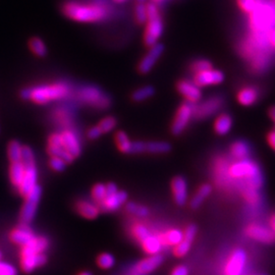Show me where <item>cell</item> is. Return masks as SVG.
<instances>
[{
	"label": "cell",
	"mask_w": 275,
	"mask_h": 275,
	"mask_svg": "<svg viewBox=\"0 0 275 275\" xmlns=\"http://www.w3.org/2000/svg\"><path fill=\"white\" fill-rule=\"evenodd\" d=\"M225 74L219 70L209 69L197 74H194V83L201 87L219 85L225 81Z\"/></svg>",
	"instance_id": "14"
},
{
	"label": "cell",
	"mask_w": 275,
	"mask_h": 275,
	"mask_svg": "<svg viewBox=\"0 0 275 275\" xmlns=\"http://www.w3.org/2000/svg\"><path fill=\"white\" fill-rule=\"evenodd\" d=\"M163 262V257L159 254L149 255L139 261L138 263L129 270L128 275H149L158 268Z\"/></svg>",
	"instance_id": "12"
},
{
	"label": "cell",
	"mask_w": 275,
	"mask_h": 275,
	"mask_svg": "<svg viewBox=\"0 0 275 275\" xmlns=\"http://www.w3.org/2000/svg\"><path fill=\"white\" fill-rule=\"evenodd\" d=\"M224 98L221 96H213L204 100L194 106V117L197 120H205L217 113L224 105Z\"/></svg>",
	"instance_id": "9"
},
{
	"label": "cell",
	"mask_w": 275,
	"mask_h": 275,
	"mask_svg": "<svg viewBox=\"0 0 275 275\" xmlns=\"http://www.w3.org/2000/svg\"><path fill=\"white\" fill-rule=\"evenodd\" d=\"M146 0H138V2H145Z\"/></svg>",
	"instance_id": "62"
},
{
	"label": "cell",
	"mask_w": 275,
	"mask_h": 275,
	"mask_svg": "<svg viewBox=\"0 0 275 275\" xmlns=\"http://www.w3.org/2000/svg\"><path fill=\"white\" fill-rule=\"evenodd\" d=\"M49 164H50V167L53 169L54 172H57V173L63 172V170L65 169V166H67V162H65L58 156H52Z\"/></svg>",
	"instance_id": "49"
},
{
	"label": "cell",
	"mask_w": 275,
	"mask_h": 275,
	"mask_svg": "<svg viewBox=\"0 0 275 275\" xmlns=\"http://www.w3.org/2000/svg\"><path fill=\"white\" fill-rule=\"evenodd\" d=\"M37 175L36 165L25 166V175L19 186V191L23 197H25L37 186Z\"/></svg>",
	"instance_id": "21"
},
{
	"label": "cell",
	"mask_w": 275,
	"mask_h": 275,
	"mask_svg": "<svg viewBox=\"0 0 275 275\" xmlns=\"http://www.w3.org/2000/svg\"><path fill=\"white\" fill-rule=\"evenodd\" d=\"M229 162L225 158H219L214 165V175L217 185L222 189L231 190L234 188V183L228 175Z\"/></svg>",
	"instance_id": "15"
},
{
	"label": "cell",
	"mask_w": 275,
	"mask_h": 275,
	"mask_svg": "<svg viewBox=\"0 0 275 275\" xmlns=\"http://www.w3.org/2000/svg\"><path fill=\"white\" fill-rule=\"evenodd\" d=\"M41 193H42L41 188L37 185L25 197V202L24 204V207L22 209V213H21V221H22V224L29 225L30 222L34 219L36 211H37V207L39 205V202H40Z\"/></svg>",
	"instance_id": "11"
},
{
	"label": "cell",
	"mask_w": 275,
	"mask_h": 275,
	"mask_svg": "<svg viewBox=\"0 0 275 275\" xmlns=\"http://www.w3.org/2000/svg\"><path fill=\"white\" fill-rule=\"evenodd\" d=\"M0 275H18V271L11 264L0 261Z\"/></svg>",
	"instance_id": "50"
},
{
	"label": "cell",
	"mask_w": 275,
	"mask_h": 275,
	"mask_svg": "<svg viewBox=\"0 0 275 275\" xmlns=\"http://www.w3.org/2000/svg\"><path fill=\"white\" fill-rule=\"evenodd\" d=\"M23 146L18 141H12L8 145V157L11 162L21 161Z\"/></svg>",
	"instance_id": "41"
},
{
	"label": "cell",
	"mask_w": 275,
	"mask_h": 275,
	"mask_svg": "<svg viewBox=\"0 0 275 275\" xmlns=\"http://www.w3.org/2000/svg\"><path fill=\"white\" fill-rule=\"evenodd\" d=\"M77 97L81 102L98 109H106L111 105L110 97L95 86L83 87L78 91Z\"/></svg>",
	"instance_id": "7"
},
{
	"label": "cell",
	"mask_w": 275,
	"mask_h": 275,
	"mask_svg": "<svg viewBox=\"0 0 275 275\" xmlns=\"http://www.w3.org/2000/svg\"><path fill=\"white\" fill-rule=\"evenodd\" d=\"M49 145L50 146H63L62 144V137L61 134H53L49 138Z\"/></svg>",
	"instance_id": "52"
},
{
	"label": "cell",
	"mask_w": 275,
	"mask_h": 275,
	"mask_svg": "<svg viewBox=\"0 0 275 275\" xmlns=\"http://www.w3.org/2000/svg\"><path fill=\"white\" fill-rule=\"evenodd\" d=\"M146 5L148 20L146 22L145 32H144V43L150 47L158 43V40L163 33L164 25L157 4L151 1Z\"/></svg>",
	"instance_id": "5"
},
{
	"label": "cell",
	"mask_w": 275,
	"mask_h": 275,
	"mask_svg": "<svg viewBox=\"0 0 275 275\" xmlns=\"http://www.w3.org/2000/svg\"><path fill=\"white\" fill-rule=\"evenodd\" d=\"M115 143H116L117 148H119V150L122 153H125V154L132 153L133 142L128 139L127 135L125 132H123V130H120V132L116 133Z\"/></svg>",
	"instance_id": "34"
},
{
	"label": "cell",
	"mask_w": 275,
	"mask_h": 275,
	"mask_svg": "<svg viewBox=\"0 0 275 275\" xmlns=\"http://www.w3.org/2000/svg\"><path fill=\"white\" fill-rule=\"evenodd\" d=\"M97 264L102 269H110L115 264V259L109 253H103L98 256Z\"/></svg>",
	"instance_id": "43"
},
{
	"label": "cell",
	"mask_w": 275,
	"mask_h": 275,
	"mask_svg": "<svg viewBox=\"0 0 275 275\" xmlns=\"http://www.w3.org/2000/svg\"><path fill=\"white\" fill-rule=\"evenodd\" d=\"M154 94H155V89L152 86H145L137 89L132 95V99L136 102H142L147 99H150L151 97L154 96Z\"/></svg>",
	"instance_id": "36"
},
{
	"label": "cell",
	"mask_w": 275,
	"mask_h": 275,
	"mask_svg": "<svg viewBox=\"0 0 275 275\" xmlns=\"http://www.w3.org/2000/svg\"><path fill=\"white\" fill-rule=\"evenodd\" d=\"M268 115L270 116V119L271 121L275 124V105L274 106H271L268 110Z\"/></svg>",
	"instance_id": "57"
},
{
	"label": "cell",
	"mask_w": 275,
	"mask_h": 275,
	"mask_svg": "<svg viewBox=\"0 0 275 275\" xmlns=\"http://www.w3.org/2000/svg\"><path fill=\"white\" fill-rule=\"evenodd\" d=\"M127 194L124 191H117L112 195H108L99 204L100 211L113 212L119 209L126 202Z\"/></svg>",
	"instance_id": "18"
},
{
	"label": "cell",
	"mask_w": 275,
	"mask_h": 275,
	"mask_svg": "<svg viewBox=\"0 0 275 275\" xmlns=\"http://www.w3.org/2000/svg\"><path fill=\"white\" fill-rule=\"evenodd\" d=\"M152 2H154V3H156V4H160V3H162V2H164L165 0H151Z\"/></svg>",
	"instance_id": "59"
},
{
	"label": "cell",
	"mask_w": 275,
	"mask_h": 275,
	"mask_svg": "<svg viewBox=\"0 0 275 275\" xmlns=\"http://www.w3.org/2000/svg\"><path fill=\"white\" fill-rule=\"evenodd\" d=\"M63 11L68 18L82 23H95L105 20L108 15V8L103 4H86L78 2H69L64 5Z\"/></svg>",
	"instance_id": "3"
},
{
	"label": "cell",
	"mask_w": 275,
	"mask_h": 275,
	"mask_svg": "<svg viewBox=\"0 0 275 275\" xmlns=\"http://www.w3.org/2000/svg\"><path fill=\"white\" fill-rule=\"evenodd\" d=\"M209 69H212V63L207 60V59H197L195 60L190 67V70L192 73L197 74Z\"/></svg>",
	"instance_id": "45"
},
{
	"label": "cell",
	"mask_w": 275,
	"mask_h": 275,
	"mask_svg": "<svg viewBox=\"0 0 275 275\" xmlns=\"http://www.w3.org/2000/svg\"><path fill=\"white\" fill-rule=\"evenodd\" d=\"M232 127V117L227 113H222L217 116L214 122V130L219 136H225L230 132Z\"/></svg>",
	"instance_id": "30"
},
{
	"label": "cell",
	"mask_w": 275,
	"mask_h": 275,
	"mask_svg": "<svg viewBox=\"0 0 275 275\" xmlns=\"http://www.w3.org/2000/svg\"><path fill=\"white\" fill-rule=\"evenodd\" d=\"M61 137H62L63 147L65 148V150H67L70 154H72L74 158L80 156L82 147H81L80 139H78L76 134L71 129H67L61 133Z\"/></svg>",
	"instance_id": "20"
},
{
	"label": "cell",
	"mask_w": 275,
	"mask_h": 275,
	"mask_svg": "<svg viewBox=\"0 0 275 275\" xmlns=\"http://www.w3.org/2000/svg\"><path fill=\"white\" fill-rule=\"evenodd\" d=\"M98 125L101 128L103 134L109 133L116 126V120L113 116H107V117H105V119H103Z\"/></svg>",
	"instance_id": "48"
},
{
	"label": "cell",
	"mask_w": 275,
	"mask_h": 275,
	"mask_svg": "<svg viewBox=\"0 0 275 275\" xmlns=\"http://www.w3.org/2000/svg\"><path fill=\"white\" fill-rule=\"evenodd\" d=\"M106 197V186L103 183H97L92 189V198L93 200L99 204L104 198Z\"/></svg>",
	"instance_id": "46"
},
{
	"label": "cell",
	"mask_w": 275,
	"mask_h": 275,
	"mask_svg": "<svg viewBox=\"0 0 275 275\" xmlns=\"http://www.w3.org/2000/svg\"><path fill=\"white\" fill-rule=\"evenodd\" d=\"M267 142L269 144V146L275 151V129L267 135Z\"/></svg>",
	"instance_id": "55"
},
{
	"label": "cell",
	"mask_w": 275,
	"mask_h": 275,
	"mask_svg": "<svg viewBox=\"0 0 275 275\" xmlns=\"http://www.w3.org/2000/svg\"><path fill=\"white\" fill-rule=\"evenodd\" d=\"M113 1L116 3H124L126 1V0H113Z\"/></svg>",
	"instance_id": "60"
},
{
	"label": "cell",
	"mask_w": 275,
	"mask_h": 275,
	"mask_svg": "<svg viewBox=\"0 0 275 275\" xmlns=\"http://www.w3.org/2000/svg\"><path fill=\"white\" fill-rule=\"evenodd\" d=\"M269 42L271 47L275 49V29H271L269 31Z\"/></svg>",
	"instance_id": "56"
},
{
	"label": "cell",
	"mask_w": 275,
	"mask_h": 275,
	"mask_svg": "<svg viewBox=\"0 0 275 275\" xmlns=\"http://www.w3.org/2000/svg\"><path fill=\"white\" fill-rule=\"evenodd\" d=\"M76 211L78 214L87 219H94L98 216L100 212V208L95 203H92L89 201H78L75 205Z\"/></svg>",
	"instance_id": "28"
},
{
	"label": "cell",
	"mask_w": 275,
	"mask_h": 275,
	"mask_svg": "<svg viewBox=\"0 0 275 275\" xmlns=\"http://www.w3.org/2000/svg\"><path fill=\"white\" fill-rule=\"evenodd\" d=\"M46 262H47V256L45 255V253H41L37 255L22 256L21 264L25 272L30 273L36 268L45 265Z\"/></svg>",
	"instance_id": "24"
},
{
	"label": "cell",
	"mask_w": 275,
	"mask_h": 275,
	"mask_svg": "<svg viewBox=\"0 0 275 275\" xmlns=\"http://www.w3.org/2000/svg\"><path fill=\"white\" fill-rule=\"evenodd\" d=\"M241 194H242V197L246 200V202L248 204H250L251 206H256L260 203L261 196L257 189L245 188L241 190Z\"/></svg>",
	"instance_id": "39"
},
{
	"label": "cell",
	"mask_w": 275,
	"mask_h": 275,
	"mask_svg": "<svg viewBox=\"0 0 275 275\" xmlns=\"http://www.w3.org/2000/svg\"><path fill=\"white\" fill-rule=\"evenodd\" d=\"M230 156L234 160L247 159L250 155V146L245 141H235L229 148Z\"/></svg>",
	"instance_id": "29"
},
{
	"label": "cell",
	"mask_w": 275,
	"mask_h": 275,
	"mask_svg": "<svg viewBox=\"0 0 275 275\" xmlns=\"http://www.w3.org/2000/svg\"><path fill=\"white\" fill-rule=\"evenodd\" d=\"M150 233L151 232L149 228L142 224H135L130 227V234H132L133 239L138 243H141L143 240H145Z\"/></svg>",
	"instance_id": "38"
},
{
	"label": "cell",
	"mask_w": 275,
	"mask_h": 275,
	"mask_svg": "<svg viewBox=\"0 0 275 275\" xmlns=\"http://www.w3.org/2000/svg\"><path fill=\"white\" fill-rule=\"evenodd\" d=\"M170 275H189V269L185 265H178L173 269Z\"/></svg>",
	"instance_id": "54"
},
{
	"label": "cell",
	"mask_w": 275,
	"mask_h": 275,
	"mask_svg": "<svg viewBox=\"0 0 275 275\" xmlns=\"http://www.w3.org/2000/svg\"><path fill=\"white\" fill-rule=\"evenodd\" d=\"M248 262L247 253L241 248L234 249L227 257L222 275H243Z\"/></svg>",
	"instance_id": "8"
},
{
	"label": "cell",
	"mask_w": 275,
	"mask_h": 275,
	"mask_svg": "<svg viewBox=\"0 0 275 275\" xmlns=\"http://www.w3.org/2000/svg\"><path fill=\"white\" fill-rule=\"evenodd\" d=\"M69 93L70 88L68 85L63 83H55L25 88L22 90L21 97L25 100H32L38 104H46L67 97Z\"/></svg>",
	"instance_id": "4"
},
{
	"label": "cell",
	"mask_w": 275,
	"mask_h": 275,
	"mask_svg": "<svg viewBox=\"0 0 275 275\" xmlns=\"http://www.w3.org/2000/svg\"><path fill=\"white\" fill-rule=\"evenodd\" d=\"M269 226L275 233V214H273L269 219Z\"/></svg>",
	"instance_id": "58"
},
{
	"label": "cell",
	"mask_w": 275,
	"mask_h": 275,
	"mask_svg": "<svg viewBox=\"0 0 275 275\" xmlns=\"http://www.w3.org/2000/svg\"><path fill=\"white\" fill-rule=\"evenodd\" d=\"M262 2L263 0H238V5L244 12L250 15Z\"/></svg>",
	"instance_id": "42"
},
{
	"label": "cell",
	"mask_w": 275,
	"mask_h": 275,
	"mask_svg": "<svg viewBox=\"0 0 275 275\" xmlns=\"http://www.w3.org/2000/svg\"><path fill=\"white\" fill-rule=\"evenodd\" d=\"M102 134H103V133H102L101 128L99 127V125H96V126L91 127V128L88 130L87 136H88V138L91 139V140H96V139H98Z\"/></svg>",
	"instance_id": "51"
},
{
	"label": "cell",
	"mask_w": 275,
	"mask_h": 275,
	"mask_svg": "<svg viewBox=\"0 0 275 275\" xmlns=\"http://www.w3.org/2000/svg\"><path fill=\"white\" fill-rule=\"evenodd\" d=\"M212 193V187L210 185H208V183H205V185H202L197 193H196L194 196H193V198L190 202V205L193 209H196V208H198L199 206L202 205V203L210 196V194Z\"/></svg>",
	"instance_id": "32"
},
{
	"label": "cell",
	"mask_w": 275,
	"mask_h": 275,
	"mask_svg": "<svg viewBox=\"0 0 275 275\" xmlns=\"http://www.w3.org/2000/svg\"><path fill=\"white\" fill-rule=\"evenodd\" d=\"M271 48L269 32H252L242 44L241 53L250 62L251 69L260 74L269 67Z\"/></svg>",
	"instance_id": "1"
},
{
	"label": "cell",
	"mask_w": 275,
	"mask_h": 275,
	"mask_svg": "<svg viewBox=\"0 0 275 275\" xmlns=\"http://www.w3.org/2000/svg\"><path fill=\"white\" fill-rule=\"evenodd\" d=\"M135 18L137 23L143 25L146 24L148 20V14H147V5L145 2H138V4L135 7Z\"/></svg>",
	"instance_id": "44"
},
{
	"label": "cell",
	"mask_w": 275,
	"mask_h": 275,
	"mask_svg": "<svg viewBox=\"0 0 275 275\" xmlns=\"http://www.w3.org/2000/svg\"><path fill=\"white\" fill-rule=\"evenodd\" d=\"M238 101L243 106H251L259 99V91L254 87H244L238 93Z\"/></svg>",
	"instance_id": "27"
},
{
	"label": "cell",
	"mask_w": 275,
	"mask_h": 275,
	"mask_svg": "<svg viewBox=\"0 0 275 275\" xmlns=\"http://www.w3.org/2000/svg\"><path fill=\"white\" fill-rule=\"evenodd\" d=\"M21 161L25 166L35 165V157L33 150L28 146H23L22 149V159Z\"/></svg>",
	"instance_id": "47"
},
{
	"label": "cell",
	"mask_w": 275,
	"mask_h": 275,
	"mask_svg": "<svg viewBox=\"0 0 275 275\" xmlns=\"http://www.w3.org/2000/svg\"><path fill=\"white\" fill-rule=\"evenodd\" d=\"M176 89L178 93L187 102L197 104L202 99V91L198 85L188 80H181L177 83Z\"/></svg>",
	"instance_id": "17"
},
{
	"label": "cell",
	"mask_w": 275,
	"mask_h": 275,
	"mask_svg": "<svg viewBox=\"0 0 275 275\" xmlns=\"http://www.w3.org/2000/svg\"><path fill=\"white\" fill-rule=\"evenodd\" d=\"M228 175L234 186L240 190L245 188H253L259 190L263 183V177L259 165L250 160H235L228 166Z\"/></svg>",
	"instance_id": "2"
},
{
	"label": "cell",
	"mask_w": 275,
	"mask_h": 275,
	"mask_svg": "<svg viewBox=\"0 0 275 275\" xmlns=\"http://www.w3.org/2000/svg\"><path fill=\"white\" fill-rule=\"evenodd\" d=\"M49 247V241L45 237H34L28 244L23 246L21 255H37L45 253Z\"/></svg>",
	"instance_id": "22"
},
{
	"label": "cell",
	"mask_w": 275,
	"mask_h": 275,
	"mask_svg": "<svg viewBox=\"0 0 275 275\" xmlns=\"http://www.w3.org/2000/svg\"><path fill=\"white\" fill-rule=\"evenodd\" d=\"M78 275H92V273H91V272H88V271H85V272L80 273Z\"/></svg>",
	"instance_id": "61"
},
{
	"label": "cell",
	"mask_w": 275,
	"mask_h": 275,
	"mask_svg": "<svg viewBox=\"0 0 275 275\" xmlns=\"http://www.w3.org/2000/svg\"><path fill=\"white\" fill-rule=\"evenodd\" d=\"M9 175H10V180L12 182V185L19 188V186L21 185V182L24 178V175H25V165L23 164L22 161L11 162L10 169H9Z\"/></svg>",
	"instance_id": "33"
},
{
	"label": "cell",
	"mask_w": 275,
	"mask_h": 275,
	"mask_svg": "<svg viewBox=\"0 0 275 275\" xmlns=\"http://www.w3.org/2000/svg\"><path fill=\"white\" fill-rule=\"evenodd\" d=\"M249 23L252 32H269L275 25V7L272 4L262 2L250 14Z\"/></svg>",
	"instance_id": "6"
},
{
	"label": "cell",
	"mask_w": 275,
	"mask_h": 275,
	"mask_svg": "<svg viewBox=\"0 0 275 275\" xmlns=\"http://www.w3.org/2000/svg\"><path fill=\"white\" fill-rule=\"evenodd\" d=\"M125 210L127 213L135 215L137 217H146L149 215V210L147 207L134 202L127 203L125 206Z\"/></svg>",
	"instance_id": "40"
},
{
	"label": "cell",
	"mask_w": 275,
	"mask_h": 275,
	"mask_svg": "<svg viewBox=\"0 0 275 275\" xmlns=\"http://www.w3.org/2000/svg\"><path fill=\"white\" fill-rule=\"evenodd\" d=\"M35 237L33 230L29 227L28 225L22 224L19 227L14 229L10 233V240L17 245L24 246L28 244Z\"/></svg>",
	"instance_id": "25"
},
{
	"label": "cell",
	"mask_w": 275,
	"mask_h": 275,
	"mask_svg": "<svg viewBox=\"0 0 275 275\" xmlns=\"http://www.w3.org/2000/svg\"><path fill=\"white\" fill-rule=\"evenodd\" d=\"M132 153H145V142H133Z\"/></svg>",
	"instance_id": "53"
},
{
	"label": "cell",
	"mask_w": 275,
	"mask_h": 275,
	"mask_svg": "<svg viewBox=\"0 0 275 275\" xmlns=\"http://www.w3.org/2000/svg\"><path fill=\"white\" fill-rule=\"evenodd\" d=\"M29 46H30L31 51L33 52L35 55H37L39 57L46 56L47 47L40 38H37V37L32 38L30 42H29Z\"/></svg>",
	"instance_id": "37"
},
{
	"label": "cell",
	"mask_w": 275,
	"mask_h": 275,
	"mask_svg": "<svg viewBox=\"0 0 275 275\" xmlns=\"http://www.w3.org/2000/svg\"><path fill=\"white\" fill-rule=\"evenodd\" d=\"M246 235L250 239L263 243V244H273L275 243V233L269 227L259 224H252L246 227Z\"/></svg>",
	"instance_id": "13"
},
{
	"label": "cell",
	"mask_w": 275,
	"mask_h": 275,
	"mask_svg": "<svg viewBox=\"0 0 275 275\" xmlns=\"http://www.w3.org/2000/svg\"><path fill=\"white\" fill-rule=\"evenodd\" d=\"M140 245L143 249V251L148 255L159 254L163 248V244L161 242L159 234L155 235L152 233H150L145 240H143L140 243Z\"/></svg>",
	"instance_id": "26"
},
{
	"label": "cell",
	"mask_w": 275,
	"mask_h": 275,
	"mask_svg": "<svg viewBox=\"0 0 275 275\" xmlns=\"http://www.w3.org/2000/svg\"><path fill=\"white\" fill-rule=\"evenodd\" d=\"M0 258H1V253H0Z\"/></svg>",
	"instance_id": "63"
},
{
	"label": "cell",
	"mask_w": 275,
	"mask_h": 275,
	"mask_svg": "<svg viewBox=\"0 0 275 275\" xmlns=\"http://www.w3.org/2000/svg\"><path fill=\"white\" fill-rule=\"evenodd\" d=\"M196 233H197V227L195 225H192L186 228V230L183 231L182 240L175 247H174V254L175 257H185L189 253Z\"/></svg>",
	"instance_id": "19"
},
{
	"label": "cell",
	"mask_w": 275,
	"mask_h": 275,
	"mask_svg": "<svg viewBox=\"0 0 275 275\" xmlns=\"http://www.w3.org/2000/svg\"><path fill=\"white\" fill-rule=\"evenodd\" d=\"M159 237L163 247H175L182 240L183 231L176 228H172L159 234Z\"/></svg>",
	"instance_id": "31"
},
{
	"label": "cell",
	"mask_w": 275,
	"mask_h": 275,
	"mask_svg": "<svg viewBox=\"0 0 275 275\" xmlns=\"http://www.w3.org/2000/svg\"><path fill=\"white\" fill-rule=\"evenodd\" d=\"M194 117V104L190 102L182 103L178 107L174 122L172 124V132L174 135H180L190 124L191 120Z\"/></svg>",
	"instance_id": "10"
},
{
	"label": "cell",
	"mask_w": 275,
	"mask_h": 275,
	"mask_svg": "<svg viewBox=\"0 0 275 275\" xmlns=\"http://www.w3.org/2000/svg\"><path fill=\"white\" fill-rule=\"evenodd\" d=\"M163 51H164V46L160 43H156L150 46V49L147 52V54L141 59L139 63V72L141 74H148L149 72H151L154 65L157 63V61L159 60V58L163 54Z\"/></svg>",
	"instance_id": "16"
},
{
	"label": "cell",
	"mask_w": 275,
	"mask_h": 275,
	"mask_svg": "<svg viewBox=\"0 0 275 275\" xmlns=\"http://www.w3.org/2000/svg\"><path fill=\"white\" fill-rule=\"evenodd\" d=\"M172 146L167 142H145V153L164 154L168 153Z\"/></svg>",
	"instance_id": "35"
},
{
	"label": "cell",
	"mask_w": 275,
	"mask_h": 275,
	"mask_svg": "<svg viewBox=\"0 0 275 275\" xmlns=\"http://www.w3.org/2000/svg\"><path fill=\"white\" fill-rule=\"evenodd\" d=\"M172 191L175 203L179 206L185 205L188 200V183L181 176H176L172 180Z\"/></svg>",
	"instance_id": "23"
}]
</instances>
